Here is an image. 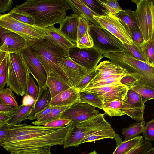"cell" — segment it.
<instances>
[{"instance_id": "obj_5", "label": "cell", "mask_w": 154, "mask_h": 154, "mask_svg": "<svg viewBox=\"0 0 154 154\" xmlns=\"http://www.w3.org/2000/svg\"><path fill=\"white\" fill-rule=\"evenodd\" d=\"M8 76L7 87L21 96L26 95L28 69L21 52L7 53Z\"/></svg>"}, {"instance_id": "obj_45", "label": "cell", "mask_w": 154, "mask_h": 154, "mask_svg": "<svg viewBox=\"0 0 154 154\" xmlns=\"http://www.w3.org/2000/svg\"><path fill=\"white\" fill-rule=\"evenodd\" d=\"M142 133L145 139L150 142L154 141V119L146 124Z\"/></svg>"}, {"instance_id": "obj_15", "label": "cell", "mask_w": 154, "mask_h": 154, "mask_svg": "<svg viewBox=\"0 0 154 154\" xmlns=\"http://www.w3.org/2000/svg\"><path fill=\"white\" fill-rule=\"evenodd\" d=\"M99 114V111L94 106L86 103L77 102L66 109L60 118L69 119L75 126Z\"/></svg>"}, {"instance_id": "obj_1", "label": "cell", "mask_w": 154, "mask_h": 154, "mask_svg": "<svg viewBox=\"0 0 154 154\" xmlns=\"http://www.w3.org/2000/svg\"><path fill=\"white\" fill-rule=\"evenodd\" d=\"M8 125L10 136L0 145L11 154H51V147L63 145L75 127L72 122L61 128L30 125L25 122Z\"/></svg>"}, {"instance_id": "obj_47", "label": "cell", "mask_w": 154, "mask_h": 154, "mask_svg": "<svg viewBox=\"0 0 154 154\" xmlns=\"http://www.w3.org/2000/svg\"><path fill=\"white\" fill-rule=\"evenodd\" d=\"M128 29L133 42L139 44L143 42L144 40L142 35L139 28Z\"/></svg>"}, {"instance_id": "obj_58", "label": "cell", "mask_w": 154, "mask_h": 154, "mask_svg": "<svg viewBox=\"0 0 154 154\" xmlns=\"http://www.w3.org/2000/svg\"><path fill=\"white\" fill-rule=\"evenodd\" d=\"M145 154H154V147H151L147 151Z\"/></svg>"}, {"instance_id": "obj_13", "label": "cell", "mask_w": 154, "mask_h": 154, "mask_svg": "<svg viewBox=\"0 0 154 154\" xmlns=\"http://www.w3.org/2000/svg\"><path fill=\"white\" fill-rule=\"evenodd\" d=\"M145 108L134 107L126 100H115L103 103L102 110L111 117L126 115L138 122L144 121Z\"/></svg>"}, {"instance_id": "obj_2", "label": "cell", "mask_w": 154, "mask_h": 154, "mask_svg": "<svg viewBox=\"0 0 154 154\" xmlns=\"http://www.w3.org/2000/svg\"><path fill=\"white\" fill-rule=\"evenodd\" d=\"M14 7L31 15L35 25L45 28L60 25L72 9L66 0H28Z\"/></svg>"}, {"instance_id": "obj_44", "label": "cell", "mask_w": 154, "mask_h": 154, "mask_svg": "<svg viewBox=\"0 0 154 154\" xmlns=\"http://www.w3.org/2000/svg\"><path fill=\"white\" fill-rule=\"evenodd\" d=\"M93 46V40L90 34L89 30L76 43V46L80 48H91Z\"/></svg>"}, {"instance_id": "obj_21", "label": "cell", "mask_w": 154, "mask_h": 154, "mask_svg": "<svg viewBox=\"0 0 154 154\" xmlns=\"http://www.w3.org/2000/svg\"><path fill=\"white\" fill-rule=\"evenodd\" d=\"M51 100L49 88L39 89L38 97L34 109L27 119L34 120L37 119L38 114L50 105Z\"/></svg>"}, {"instance_id": "obj_16", "label": "cell", "mask_w": 154, "mask_h": 154, "mask_svg": "<svg viewBox=\"0 0 154 154\" xmlns=\"http://www.w3.org/2000/svg\"><path fill=\"white\" fill-rule=\"evenodd\" d=\"M129 73L126 69L109 60L103 61L97 66L94 77L86 86L113 78H122L128 75Z\"/></svg>"}, {"instance_id": "obj_38", "label": "cell", "mask_w": 154, "mask_h": 154, "mask_svg": "<svg viewBox=\"0 0 154 154\" xmlns=\"http://www.w3.org/2000/svg\"><path fill=\"white\" fill-rule=\"evenodd\" d=\"M102 6L108 11L116 16L121 11H124L122 9L116 0H98Z\"/></svg>"}, {"instance_id": "obj_42", "label": "cell", "mask_w": 154, "mask_h": 154, "mask_svg": "<svg viewBox=\"0 0 154 154\" xmlns=\"http://www.w3.org/2000/svg\"><path fill=\"white\" fill-rule=\"evenodd\" d=\"M89 8L99 16L105 15L106 10L98 1V0H81Z\"/></svg>"}, {"instance_id": "obj_30", "label": "cell", "mask_w": 154, "mask_h": 154, "mask_svg": "<svg viewBox=\"0 0 154 154\" xmlns=\"http://www.w3.org/2000/svg\"><path fill=\"white\" fill-rule=\"evenodd\" d=\"M143 140V137L139 136L131 140L122 141L117 146L112 154H124L140 143Z\"/></svg>"}, {"instance_id": "obj_61", "label": "cell", "mask_w": 154, "mask_h": 154, "mask_svg": "<svg viewBox=\"0 0 154 154\" xmlns=\"http://www.w3.org/2000/svg\"><path fill=\"white\" fill-rule=\"evenodd\" d=\"M153 116H154V115H153Z\"/></svg>"}, {"instance_id": "obj_7", "label": "cell", "mask_w": 154, "mask_h": 154, "mask_svg": "<svg viewBox=\"0 0 154 154\" xmlns=\"http://www.w3.org/2000/svg\"><path fill=\"white\" fill-rule=\"evenodd\" d=\"M136 9L132 11L144 42L154 39V5L152 0H132Z\"/></svg>"}, {"instance_id": "obj_54", "label": "cell", "mask_w": 154, "mask_h": 154, "mask_svg": "<svg viewBox=\"0 0 154 154\" xmlns=\"http://www.w3.org/2000/svg\"><path fill=\"white\" fill-rule=\"evenodd\" d=\"M54 108L50 106H48L38 115L36 120H39L42 118L49 113Z\"/></svg>"}, {"instance_id": "obj_49", "label": "cell", "mask_w": 154, "mask_h": 154, "mask_svg": "<svg viewBox=\"0 0 154 154\" xmlns=\"http://www.w3.org/2000/svg\"><path fill=\"white\" fill-rule=\"evenodd\" d=\"M10 130L7 123L0 126V142L7 139L10 136Z\"/></svg>"}, {"instance_id": "obj_57", "label": "cell", "mask_w": 154, "mask_h": 154, "mask_svg": "<svg viewBox=\"0 0 154 154\" xmlns=\"http://www.w3.org/2000/svg\"><path fill=\"white\" fill-rule=\"evenodd\" d=\"M7 53L5 52L0 51V63H1L3 60L6 57Z\"/></svg>"}, {"instance_id": "obj_41", "label": "cell", "mask_w": 154, "mask_h": 154, "mask_svg": "<svg viewBox=\"0 0 154 154\" xmlns=\"http://www.w3.org/2000/svg\"><path fill=\"white\" fill-rule=\"evenodd\" d=\"M39 87L37 86L34 79L30 75L28 71L27 72V86L25 95L33 98L34 100L37 99L39 93Z\"/></svg>"}, {"instance_id": "obj_62", "label": "cell", "mask_w": 154, "mask_h": 154, "mask_svg": "<svg viewBox=\"0 0 154 154\" xmlns=\"http://www.w3.org/2000/svg\"><path fill=\"white\" fill-rule=\"evenodd\" d=\"M153 64L154 65V63H153Z\"/></svg>"}, {"instance_id": "obj_23", "label": "cell", "mask_w": 154, "mask_h": 154, "mask_svg": "<svg viewBox=\"0 0 154 154\" xmlns=\"http://www.w3.org/2000/svg\"><path fill=\"white\" fill-rule=\"evenodd\" d=\"M70 6L74 13L79 16L84 14L88 18L91 24L100 26L98 23L93 18L94 16H99V15L92 11L81 0H66Z\"/></svg>"}, {"instance_id": "obj_3", "label": "cell", "mask_w": 154, "mask_h": 154, "mask_svg": "<svg viewBox=\"0 0 154 154\" xmlns=\"http://www.w3.org/2000/svg\"><path fill=\"white\" fill-rule=\"evenodd\" d=\"M27 43L28 47L42 65L48 77L56 78L71 87L67 78L58 64L62 60L69 57L68 50L57 46L48 36L42 40Z\"/></svg>"}, {"instance_id": "obj_25", "label": "cell", "mask_w": 154, "mask_h": 154, "mask_svg": "<svg viewBox=\"0 0 154 154\" xmlns=\"http://www.w3.org/2000/svg\"><path fill=\"white\" fill-rule=\"evenodd\" d=\"M36 102V100L33 105L25 106L22 104L18 106L11 119L8 121L7 124H20L23 121L27 119L33 110Z\"/></svg>"}, {"instance_id": "obj_60", "label": "cell", "mask_w": 154, "mask_h": 154, "mask_svg": "<svg viewBox=\"0 0 154 154\" xmlns=\"http://www.w3.org/2000/svg\"><path fill=\"white\" fill-rule=\"evenodd\" d=\"M152 1L153 2L154 5V0H153Z\"/></svg>"}, {"instance_id": "obj_6", "label": "cell", "mask_w": 154, "mask_h": 154, "mask_svg": "<svg viewBox=\"0 0 154 154\" xmlns=\"http://www.w3.org/2000/svg\"><path fill=\"white\" fill-rule=\"evenodd\" d=\"M0 26L19 35L27 42L42 40L47 36V28L20 22L12 17L9 13L0 14Z\"/></svg>"}, {"instance_id": "obj_39", "label": "cell", "mask_w": 154, "mask_h": 154, "mask_svg": "<svg viewBox=\"0 0 154 154\" xmlns=\"http://www.w3.org/2000/svg\"><path fill=\"white\" fill-rule=\"evenodd\" d=\"M91 24L87 17L84 14L79 16L77 28L78 39L79 40L88 31Z\"/></svg>"}, {"instance_id": "obj_55", "label": "cell", "mask_w": 154, "mask_h": 154, "mask_svg": "<svg viewBox=\"0 0 154 154\" xmlns=\"http://www.w3.org/2000/svg\"><path fill=\"white\" fill-rule=\"evenodd\" d=\"M15 108L11 106L2 104L0 102V112H8L13 111Z\"/></svg>"}, {"instance_id": "obj_8", "label": "cell", "mask_w": 154, "mask_h": 154, "mask_svg": "<svg viewBox=\"0 0 154 154\" xmlns=\"http://www.w3.org/2000/svg\"><path fill=\"white\" fill-rule=\"evenodd\" d=\"M111 126L105 119L103 114L97 115L81 122L75 125L74 129L64 141V148L79 146L85 137L95 131Z\"/></svg>"}, {"instance_id": "obj_12", "label": "cell", "mask_w": 154, "mask_h": 154, "mask_svg": "<svg viewBox=\"0 0 154 154\" xmlns=\"http://www.w3.org/2000/svg\"><path fill=\"white\" fill-rule=\"evenodd\" d=\"M129 89L120 83L84 88L80 92L95 95L100 99L103 103L115 100L126 101Z\"/></svg>"}, {"instance_id": "obj_56", "label": "cell", "mask_w": 154, "mask_h": 154, "mask_svg": "<svg viewBox=\"0 0 154 154\" xmlns=\"http://www.w3.org/2000/svg\"><path fill=\"white\" fill-rule=\"evenodd\" d=\"M8 61L6 56V57L0 63V75L4 71L6 67L8 66Z\"/></svg>"}, {"instance_id": "obj_36", "label": "cell", "mask_w": 154, "mask_h": 154, "mask_svg": "<svg viewBox=\"0 0 154 154\" xmlns=\"http://www.w3.org/2000/svg\"><path fill=\"white\" fill-rule=\"evenodd\" d=\"M124 44L128 51L134 57L140 60L148 63L146 60L141 44L133 42L132 45Z\"/></svg>"}, {"instance_id": "obj_17", "label": "cell", "mask_w": 154, "mask_h": 154, "mask_svg": "<svg viewBox=\"0 0 154 154\" xmlns=\"http://www.w3.org/2000/svg\"><path fill=\"white\" fill-rule=\"evenodd\" d=\"M0 51L19 53L28 47L27 42L17 33L0 26Z\"/></svg>"}, {"instance_id": "obj_19", "label": "cell", "mask_w": 154, "mask_h": 154, "mask_svg": "<svg viewBox=\"0 0 154 154\" xmlns=\"http://www.w3.org/2000/svg\"><path fill=\"white\" fill-rule=\"evenodd\" d=\"M80 91L77 88L72 86L59 93L51 99L50 105L56 107L64 106H71L81 101Z\"/></svg>"}, {"instance_id": "obj_27", "label": "cell", "mask_w": 154, "mask_h": 154, "mask_svg": "<svg viewBox=\"0 0 154 154\" xmlns=\"http://www.w3.org/2000/svg\"><path fill=\"white\" fill-rule=\"evenodd\" d=\"M70 106H64L55 107L42 118L34 121L32 123L36 125H44L49 122L60 118L63 113Z\"/></svg>"}, {"instance_id": "obj_50", "label": "cell", "mask_w": 154, "mask_h": 154, "mask_svg": "<svg viewBox=\"0 0 154 154\" xmlns=\"http://www.w3.org/2000/svg\"><path fill=\"white\" fill-rule=\"evenodd\" d=\"M17 107L12 111L8 112H0V126L7 123L8 121L11 119L16 111Z\"/></svg>"}, {"instance_id": "obj_22", "label": "cell", "mask_w": 154, "mask_h": 154, "mask_svg": "<svg viewBox=\"0 0 154 154\" xmlns=\"http://www.w3.org/2000/svg\"><path fill=\"white\" fill-rule=\"evenodd\" d=\"M105 138L115 139L116 141L117 146L122 142V138L119 135L116 133L111 126L95 131L85 137L80 141L79 144L85 143L94 142Z\"/></svg>"}, {"instance_id": "obj_24", "label": "cell", "mask_w": 154, "mask_h": 154, "mask_svg": "<svg viewBox=\"0 0 154 154\" xmlns=\"http://www.w3.org/2000/svg\"><path fill=\"white\" fill-rule=\"evenodd\" d=\"M47 35L55 44L63 50H68L70 48L76 45L68 40L54 26L47 28Z\"/></svg>"}, {"instance_id": "obj_48", "label": "cell", "mask_w": 154, "mask_h": 154, "mask_svg": "<svg viewBox=\"0 0 154 154\" xmlns=\"http://www.w3.org/2000/svg\"><path fill=\"white\" fill-rule=\"evenodd\" d=\"M95 70L89 73L85 76L79 84L77 88L80 91L83 89L90 82L94 75Z\"/></svg>"}, {"instance_id": "obj_59", "label": "cell", "mask_w": 154, "mask_h": 154, "mask_svg": "<svg viewBox=\"0 0 154 154\" xmlns=\"http://www.w3.org/2000/svg\"><path fill=\"white\" fill-rule=\"evenodd\" d=\"M88 154H97L96 152V151L94 150V151H93L92 152H91L89 153Z\"/></svg>"}, {"instance_id": "obj_46", "label": "cell", "mask_w": 154, "mask_h": 154, "mask_svg": "<svg viewBox=\"0 0 154 154\" xmlns=\"http://www.w3.org/2000/svg\"><path fill=\"white\" fill-rule=\"evenodd\" d=\"M71 121L64 118H59L49 122L44 126L51 128H61L64 127L69 124Z\"/></svg>"}, {"instance_id": "obj_52", "label": "cell", "mask_w": 154, "mask_h": 154, "mask_svg": "<svg viewBox=\"0 0 154 154\" xmlns=\"http://www.w3.org/2000/svg\"><path fill=\"white\" fill-rule=\"evenodd\" d=\"M8 76V66L4 71L0 75V90L3 88L5 84H7Z\"/></svg>"}, {"instance_id": "obj_29", "label": "cell", "mask_w": 154, "mask_h": 154, "mask_svg": "<svg viewBox=\"0 0 154 154\" xmlns=\"http://www.w3.org/2000/svg\"><path fill=\"white\" fill-rule=\"evenodd\" d=\"M131 89L142 96L145 103L149 100L154 99V88L148 86L141 80L135 84Z\"/></svg>"}, {"instance_id": "obj_35", "label": "cell", "mask_w": 154, "mask_h": 154, "mask_svg": "<svg viewBox=\"0 0 154 154\" xmlns=\"http://www.w3.org/2000/svg\"><path fill=\"white\" fill-rule=\"evenodd\" d=\"M8 13L12 17L20 22L31 25H35L34 20L31 15L17 10L14 7Z\"/></svg>"}, {"instance_id": "obj_18", "label": "cell", "mask_w": 154, "mask_h": 154, "mask_svg": "<svg viewBox=\"0 0 154 154\" xmlns=\"http://www.w3.org/2000/svg\"><path fill=\"white\" fill-rule=\"evenodd\" d=\"M58 64L67 78L71 87L77 88L80 82L88 73L85 68L69 57L62 60Z\"/></svg>"}, {"instance_id": "obj_33", "label": "cell", "mask_w": 154, "mask_h": 154, "mask_svg": "<svg viewBox=\"0 0 154 154\" xmlns=\"http://www.w3.org/2000/svg\"><path fill=\"white\" fill-rule=\"evenodd\" d=\"M81 102L102 109L103 103L97 96L84 92H80Z\"/></svg>"}, {"instance_id": "obj_40", "label": "cell", "mask_w": 154, "mask_h": 154, "mask_svg": "<svg viewBox=\"0 0 154 154\" xmlns=\"http://www.w3.org/2000/svg\"><path fill=\"white\" fill-rule=\"evenodd\" d=\"M147 62L150 64L154 63V39L141 43Z\"/></svg>"}, {"instance_id": "obj_20", "label": "cell", "mask_w": 154, "mask_h": 154, "mask_svg": "<svg viewBox=\"0 0 154 154\" xmlns=\"http://www.w3.org/2000/svg\"><path fill=\"white\" fill-rule=\"evenodd\" d=\"M79 17L74 13L66 16L60 24L58 28L61 33L73 43H76L77 41Z\"/></svg>"}, {"instance_id": "obj_51", "label": "cell", "mask_w": 154, "mask_h": 154, "mask_svg": "<svg viewBox=\"0 0 154 154\" xmlns=\"http://www.w3.org/2000/svg\"><path fill=\"white\" fill-rule=\"evenodd\" d=\"M13 2L11 0H0V13H4L12 8Z\"/></svg>"}, {"instance_id": "obj_43", "label": "cell", "mask_w": 154, "mask_h": 154, "mask_svg": "<svg viewBox=\"0 0 154 154\" xmlns=\"http://www.w3.org/2000/svg\"><path fill=\"white\" fill-rule=\"evenodd\" d=\"M152 147L150 141L143 139L140 143L124 154H145Z\"/></svg>"}, {"instance_id": "obj_11", "label": "cell", "mask_w": 154, "mask_h": 154, "mask_svg": "<svg viewBox=\"0 0 154 154\" xmlns=\"http://www.w3.org/2000/svg\"><path fill=\"white\" fill-rule=\"evenodd\" d=\"M68 51L69 58L85 68L88 73L95 70L98 64L103 57V53L93 47L80 48L75 45L69 48Z\"/></svg>"}, {"instance_id": "obj_53", "label": "cell", "mask_w": 154, "mask_h": 154, "mask_svg": "<svg viewBox=\"0 0 154 154\" xmlns=\"http://www.w3.org/2000/svg\"><path fill=\"white\" fill-rule=\"evenodd\" d=\"M35 101L34 99L30 96L25 95L22 100V104L25 106L33 105Z\"/></svg>"}, {"instance_id": "obj_32", "label": "cell", "mask_w": 154, "mask_h": 154, "mask_svg": "<svg viewBox=\"0 0 154 154\" xmlns=\"http://www.w3.org/2000/svg\"><path fill=\"white\" fill-rule=\"evenodd\" d=\"M12 91L8 88H3L0 90V102L4 105L16 108L18 106V104Z\"/></svg>"}, {"instance_id": "obj_31", "label": "cell", "mask_w": 154, "mask_h": 154, "mask_svg": "<svg viewBox=\"0 0 154 154\" xmlns=\"http://www.w3.org/2000/svg\"><path fill=\"white\" fill-rule=\"evenodd\" d=\"M132 11L131 10L126 9L124 11L117 14L116 16L121 19L128 29H136L139 28Z\"/></svg>"}, {"instance_id": "obj_37", "label": "cell", "mask_w": 154, "mask_h": 154, "mask_svg": "<svg viewBox=\"0 0 154 154\" xmlns=\"http://www.w3.org/2000/svg\"><path fill=\"white\" fill-rule=\"evenodd\" d=\"M129 74L122 78L120 82L126 86L129 89L140 80L143 79L141 75L135 72H129Z\"/></svg>"}, {"instance_id": "obj_28", "label": "cell", "mask_w": 154, "mask_h": 154, "mask_svg": "<svg viewBox=\"0 0 154 154\" xmlns=\"http://www.w3.org/2000/svg\"><path fill=\"white\" fill-rule=\"evenodd\" d=\"M146 123L143 121L130 125L127 128L122 129V133L125 137L124 141H126L140 136L143 132Z\"/></svg>"}, {"instance_id": "obj_34", "label": "cell", "mask_w": 154, "mask_h": 154, "mask_svg": "<svg viewBox=\"0 0 154 154\" xmlns=\"http://www.w3.org/2000/svg\"><path fill=\"white\" fill-rule=\"evenodd\" d=\"M127 101L131 106L136 108H145V102L142 96L139 93L131 89L127 94Z\"/></svg>"}, {"instance_id": "obj_14", "label": "cell", "mask_w": 154, "mask_h": 154, "mask_svg": "<svg viewBox=\"0 0 154 154\" xmlns=\"http://www.w3.org/2000/svg\"><path fill=\"white\" fill-rule=\"evenodd\" d=\"M21 53L28 70L37 82L39 89H45L47 87L46 82L48 75L41 63L29 47Z\"/></svg>"}, {"instance_id": "obj_10", "label": "cell", "mask_w": 154, "mask_h": 154, "mask_svg": "<svg viewBox=\"0 0 154 154\" xmlns=\"http://www.w3.org/2000/svg\"><path fill=\"white\" fill-rule=\"evenodd\" d=\"M105 15L94 16L100 26L119 39L123 44L132 45L133 41L128 28L121 19L107 11Z\"/></svg>"}, {"instance_id": "obj_9", "label": "cell", "mask_w": 154, "mask_h": 154, "mask_svg": "<svg viewBox=\"0 0 154 154\" xmlns=\"http://www.w3.org/2000/svg\"><path fill=\"white\" fill-rule=\"evenodd\" d=\"M89 33L93 40V47L103 54L127 50L119 39L101 26L91 24Z\"/></svg>"}, {"instance_id": "obj_26", "label": "cell", "mask_w": 154, "mask_h": 154, "mask_svg": "<svg viewBox=\"0 0 154 154\" xmlns=\"http://www.w3.org/2000/svg\"><path fill=\"white\" fill-rule=\"evenodd\" d=\"M46 86L49 90L51 99L71 87L61 81L51 76L48 77Z\"/></svg>"}, {"instance_id": "obj_4", "label": "cell", "mask_w": 154, "mask_h": 154, "mask_svg": "<svg viewBox=\"0 0 154 154\" xmlns=\"http://www.w3.org/2000/svg\"><path fill=\"white\" fill-rule=\"evenodd\" d=\"M109 60L127 69L128 72H135L143 77L141 80L154 88V65L140 60L133 56L127 50L112 52Z\"/></svg>"}]
</instances>
